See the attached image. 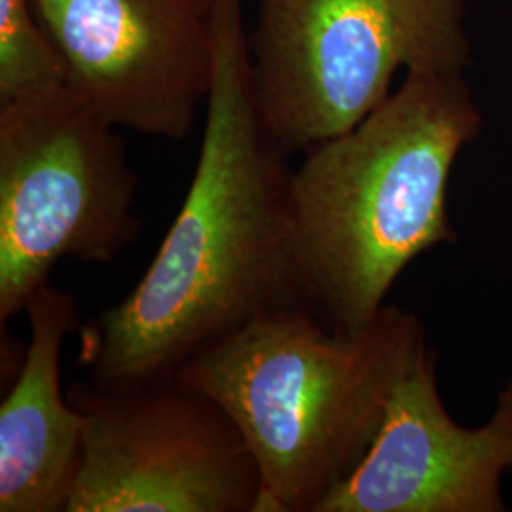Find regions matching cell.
Wrapping results in <instances>:
<instances>
[{
	"label": "cell",
	"instance_id": "cell-1",
	"mask_svg": "<svg viewBox=\"0 0 512 512\" xmlns=\"http://www.w3.org/2000/svg\"><path fill=\"white\" fill-rule=\"evenodd\" d=\"M215 29L202 147L183 205L133 291L78 329V363L97 384L175 376L228 332L311 308L294 169L256 103L243 0H217Z\"/></svg>",
	"mask_w": 512,
	"mask_h": 512
},
{
	"label": "cell",
	"instance_id": "cell-2",
	"mask_svg": "<svg viewBox=\"0 0 512 512\" xmlns=\"http://www.w3.org/2000/svg\"><path fill=\"white\" fill-rule=\"evenodd\" d=\"M484 126L465 74L406 73L293 173L294 228L311 308L332 327L370 323L404 268L452 243L448 186Z\"/></svg>",
	"mask_w": 512,
	"mask_h": 512
},
{
	"label": "cell",
	"instance_id": "cell-3",
	"mask_svg": "<svg viewBox=\"0 0 512 512\" xmlns=\"http://www.w3.org/2000/svg\"><path fill=\"white\" fill-rule=\"evenodd\" d=\"M425 342L420 319L399 306L353 329L302 306L228 332L177 376L219 404L253 452L256 512H317L365 458Z\"/></svg>",
	"mask_w": 512,
	"mask_h": 512
},
{
	"label": "cell",
	"instance_id": "cell-4",
	"mask_svg": "<svg viewBox=\"0 0 512 512\" xmlns=\"http://www.w3.org/2000/svg\"><path fill=\"white\" fill-rule=\"evenodd\" d=\"M467 0H256V103L287 156L361 124L406 73L465 74Z\"/></svg>",
	"mask_w": 512,
	"mask_h": 512
},
{
	"label": "cell",
	"instance_id": "cell-5",
	"mask_svg": "<svg viewBox=\"0 0 512 512\" xmlns=\"http://www.w3.org/2000/svg\"><path fill=\"white\" fill-rule=\"evenodd\" d=\"M137 175L114 126L65 84L0 103V321L25 313L63 258L131 247Z\"/></svg>",
	"mask_w": 512,
	"mask_h": 512
},
{
	"label": "cell",
	"instance_id": "cell-6",
	"mask_svg": "<svg viewBox=\"0 0 512 512\" xmlns=\"http://www.w3.org/2000/svg\"><path fill=\"white\" fill-rule=\"evenodd\" d=\"M84 454L65 512H256L262 476L236 423L179 376L74 384Z\"/></svg>",
	"mask_w": 512,
	"mask_h": 512
},
{
	"label": "cell",
	"instance_id": "cell-7",
	"mask_svg": "<svg viewBox=\"0 0 512 512\" xmlns=\"http://www.w3.org/2000/svg\"><path fill=\"white\" fill-rule=\"evenodd\" d=\"M65 86L116 129L181 141L215 67L217 0H31Z\"/></svg>",
	"mask_w": 512,
	"mask_h": 512
},
{
	"label": "cell",
	"instance_id": "cell-8",
	"mask_svg": "<svg viewBox=\"0 0 512 512\" xmlns=\"http://www.w3.org/2000/svg\"><path fill=\"white\" fill-rule=\"evenodd\" d=\"M437 353L425 342L404 368L380 431L317 512H505L512 475V378L490 420L463 427L444 408Z\"/></svg>",
	"mask_w": 512,
	"mask_h": 512
},
{
	"label": "cell",
	"instance_id": "cell-9",
	"mask_svg": "<svg viewBox=\"0 0 512 512\" xmlns=\"http://www.w3.org/2000/svg\"><path fill=\"white\" fill-rule=\"evenodd\" d=\"M25 313L31 340L0 404V512H65L86 421L61 389V346L80 329L71 293L44 285Z\"/></svg>",
	"mask_w": 512,
	"mask_h": 512
},
{
	"label": "cell",
	"instance_id": "cell-10",
	"mask_svg": "<svg viewBox=\"0 0 512 512\" xmlns=\"http://www.w3.org/2000/svg\"><path fill=\"white\" fill-rule=\"evenodd\" d=\"M65 84V69L31 0H0V103Z\"/></svg>",
	"mask_w": 512,
	"mask_h": 512
}]
</instances>
